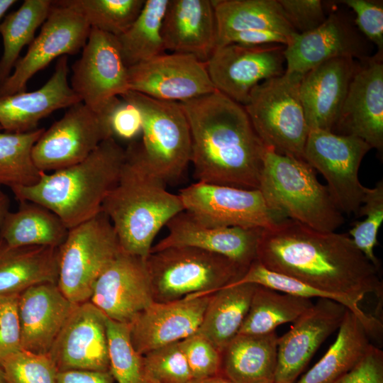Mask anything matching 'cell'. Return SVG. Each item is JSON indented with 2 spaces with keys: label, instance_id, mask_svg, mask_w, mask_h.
Returning a JSON list of instances; mask_svg holds the SVG:
<instances>
[{
  "label": "cell",
  "instance_id": "9a60e30c",
  "mask_svg": "<svg viewBox=\"0 0 383 383\" xmlns=\"http://www.w3.org/2000/svg\"><path fill=\"white\" fill-rule=\"evenodd\" d=\"M284 48L281 44L217 46L205 62L209 77L216 91L245 106L257 85L284 73Z\"/></svg>",
  "mask_w": 383,
  "mask_h": 383
},
{
  "label": "cell",
  "instance_id": "f6af8a7d",
  "mask_svg": "<svg viewBox=\"0 0 383 383\" xmlns=\"http://www.w3.org/2000/svg\"><path fill=\"white\" fill-rule=\"evenodd\" d=\"M112 137L133 140L142 132L140 110L121 97H116L105 108Z\"/></svg>",
  "mask_w": 383,
  "mask_h": 383
},
{
  "label": "cell",
  "instance_id": "836d02e7",
  "mask_svg": "<svg viewBox=\"0 0 383 383\" xmlns=\"http://www.w3.org/2000/svg\"><path fill=\"white\" fill-rule=\"evenodd\" d=\"M169 1L145 0L133 24L116 37L128 68L165 53L162 26Z\"/></svg>",
  "mask_w": 383,
  "mask_h": 383
},
{
  "label": "cell",
  "instance_id": "f35d334b",
  "mask_svg": "<svg viewBox=\"0 0 383 383\" xmlns=\"http://www.w3.org/2000/svg\"><path fill=\"white\" fill-rule=\"evenodd\" d=\"M109 372L116 383H153L148 377L144 357L134 348L129 324L106 318Z\"/></svg>",
  "mask_w": 383,
  "mask_h": 383
},
{
  "label": "cell",
  "instance_id": "4316f807",
  "mask_svg": "<svg viewBox=\"0 0 383 383\" xmlns=\"http://www.w3.org/2000/svg\"><path fill=\"white\" fill-rule=\"evenodd\" d=\"M165 50L194 55L206 62L217 45L211 0H170L162 26Z\"/></svg>",
  "mask_w": 383,
  "mask_h": 383
},
{
  "label": "cell",
  "instance_id": "d6a6232c",
  "mask_svg": "<svg viewBox=\"0 0 383 383\" xmlns=\"http://www.w3.org/2000/svg\"><path fill=\"white\" fill-rule=\"evenodd\" d=\"M211 1L217 25V45L228 35L240 31L269 29L289 37L297 33L278 0Z\"/></svg>",
  "mask_w": 383,
  "mask_h": 383
},
{
  "label": "cell",
  "instance_id": "681fc988",
  "mask_svg": "<svg viewBox=\"0 0 383 383\" xmlns=\"http://www.w3.org/2000/svg\"><path fill=\"white\" fill-rule=\"evenodd\" d=\"M289 38V36L274 30H251L229 34L217 46L228 43H237L247 46H260L270 44L286 45Z\"/></svg>",
  "mask_w": 383,
  "mask_h": 383
},
{
  "label": "cell",
  "instance_id": "b9f144b4",
  "mask_svg": "<svg viewBox=\"0 0 383 383\" xmlns=\"http://www.w3.org/2000/svg\"><path fill=\"white\" fill-rule=\"evenodd\" d=\"M147 374L153 383H189L193 377L180 341L143 355Z\"/></svg>",
  "mask_w": 383,
  "mask_h": 383
},
{
  "label": "cell",
  "instance_id": "277c9868",
  "mask_svg": "<svg viewBox=\"0 0 383 383\" xmlns=\"http://www.w3.org/2000/svg\"><path fill=\"white\" fill-rule=\"evenodd\" d=\"M118 179L104 200L101 211L110 220L121 250L146 259L153 240L177 214L184 211L178 194L146 168L131 143Z\"/></svg>",
  "mask_w": 383,
  "mask_h": 383
},
{
  "label": "cell",
  "instance_id": "db71d44e",
  "mask_svg": "<svg viewBox=\"0 0 383 383\" xmlns=\"http://www.w3.org/2000/svg\"><path fill=\"white\" fill-rule=\"evenodd\" d=\"M16 2V0H0V22L7 11Z\"/></svg>",
  "mask_w": 383,
  "mask_h": 383
},
{
  "label": "cell",
  "instance_id": "6da1fadb",
  "mask_svg": "<svg viewBox=\"0 0 383 383\" xmlns=\"http://www.w3.org/2000/svg\"><path fill=\"white\" fill-rule=\"evenodd\" d=\"M256 260L270 271L336 296L356 315L370 337L382 335L380 320L359 305L370 294L382 300L379 270L360 251L350 236L317 231L285 218L262 229Z\"/></svg>",
  "mask_w": 383,
  "mask_h": 383
},
{
  "label": "cell",
  "instance_id": "ba28073f",
  "mask_svg": "<svg viewBox=\"0 0 383 383\" xmlns=\"http://www.w3.org/2000/svg\"><path fill=\"white\" fill-rule=\"evenodd\" d=\"M301 77L284 72L261 82L243 107L266 148L304 160L309 128L299 96Z\"/></svg>",
  "mask_w": 383,
  "mask_h": 383
},
{
  "label": "cell",
  "instance_id": "f5cc1de1",
  "mask_svg": "<svg viewBox=\"0 0 383 383\" xmlns=\"http://www.w3.org/2000/svg\"><path fill=\"white\" fill-rule=\"evenodd\" d=\"M189 383H234L222 374L207 378L193 379Z\"/></svg>",
  "mask_w": 383,
  "mask_h": 383
},
{
  "label": "cell",
  "instance_id": "d590c367",
  "mask_svg": "<svg viewBox=\"0 0 383 383\" xmlns=\"http://www.w3.org/2000/svg\"><path fill=\"white\" fill-rule=\"evenodd\" d=\"M52 1L25 0L0 22L3 52L0 58V85L10 76L19 55L35 38L36 30L46 20Z\"/></svg>",
  "mask_w": 383,
  "mask_h": 383
},
{
  "label": "cell",
  "instance_id": "bcb514c9",
  "mask_svg": "<svg viewBox=\"0 0 383 383\" xmlns=\"http://www.w3.org/2000/svg\"><path fill=\"white\" fill-rule=\"evenodd\" d=\"M18 296L0 297V364L8 356L22 350Z\"/></svg>",
  "mask_w": 383,
  "mask_h": 383
},
{
  "label": "cell",
  "instance_id": "44dd1931",
  "mask_svg": "<svg viewBox=\"0 0 383 383\" xmlns=\"http://www.w3.org/2000/svg\"><path fill=\"white\" fill-rule=\"evenodd\" d=\"M366 40L342 14L332 13L314 30L295 33L284 50L285 72L303 76L320 64L338 57L361 61L369 57Z\"/></svg>",
  "mask_w": 383,
  "mask_h": 383
},
{
  "label": "cell",
  "instance_id": "3957f363",
  "mask_svg": "<svg viewBox=\"0 0 383 383\" xmlns=\"http://www.w3.org/2000/svg\"><path fill=\"white\" fill-rule=\"evenodd\" d=\"M125 157L126 150L110 138L82 162L51 172H40L35 184L11 189L18 202L43 206L70 229L101 212L104 200L118 179Z\"/></svg>",
  "mask_w": 383,
  "mask_h": 383
},
{
  "label": "cell",
  "instance_id": "cb8c5ba5",
  "mask_svg": "<svg viewBox=\"0 0 383 383\" xmlns=\"http://www.w3.org/2000/svg\"><path fill=\"white\" fill-rule=\"evenodd\" d=\"M357 66L350 57L333 58L302 76L299 96L309 130L333 131Z\"/></svg>",
  "mask_w": 383,
  "mask_h": 383
},
{
  "label": "cell",
  "instance_id": "7bdbcfd3",
  "mask_svg": "<svg viewBox=\"0 0 383 383\" xmlns=\"http://www.w3.org/2000/svg\"><path fill=\"white\" fill-rule=\"evenodd\" d=\"M180 345L193 379L221 374V353L203 335L195 333L182 340Z\"/></svg>",
  "mask_w": 383,
  "mask_h": 383
},
{
  "label": "cell",
  "instance_id": "7402d4cb",
  "mask_svg": "<svg viewBox=\"0 0 383 383\" xmlns=\"http://www.w3.org/2000/svg\"><path fill=\"white\" fill-rule=\"evenodd\" d=\"M211 296H186L169 302L153 301L128 323L135 350L144 355L196 333Z\"/></svg>",
  "mask_w": 383,
  "mask_h": 383
},
{
  "label": "cell",
  "instance_id": "9f6ffc18",
  "mask_svg": "<svg viewBox=\"0 0 383 383\" xmlns=\"http://www.w3.org/2000/svg\"><path fill=\"white\" fill-rule=\"evenodd\" d=\"M2 193H4V192H2L1 189V187H0V194H2Z\"/></svg>",
  "mask_w": 383,
  "mask_h": 383
},
{
  "label": "cell",
  "instance_id": "484cf974",
  "mask_svg": "<svg viewBox=\"0 0 383 383\" xmlns=\"http://www.w3.org/2000/svg\"><path fill=\"white\" fill-rule=\"evenodd\" d=\"M74 304L55 283L39 284L21 293L18 312L21 349L48 354Z\"/></svg>",
  "mask_w": 383,
  "mask_h": 383
},
{
  "label": "cell",
  "instance_id": "7dc6e473",
  "mask_svg": "<svg viewBox=\"0 0 383 383\" xmlns=\"http://www.w3.org/2000/svg\"><path fill=\"white\" fill-rule=\"evenodd\" d=\"M289 23L299 33L316 29L326 20L320 0H278Z\"/></svg>",
  "mask_w": 383,
  "mask_h": 383
},
{
  "label": "cell",
  "instance_id": "ac0fdd59",
  "mask_svg": "<svg viewBox=\"0 0 383 383\" xmlns=\"http://www.w3.org/2000/svg\"><path fill=\"white\" fill-rule=\"evenodd\" d=\"M346 307L329 299L318 301L277 339L274 383H295L321 345L343 321Z\"/></svg>",
  "mask_w": 383,
  "mask_h": 383
},
{
  "label": "cell",
  "instance_id": "e575fe53",
  "mask_svg": "<svg viewBox=\"0 0 383 383\" xmlns=\"http://www.w3.org/2000/svg\"><path fill=\"white\" fill-rule=\"evenodd\" d=\"M311 300L257 284L238 334L273 332L277 326L294 321L310 309L313 304Z\"/></svg>",
  "mask_w": 383,
  "mask_h": 383
},
{
  "label": "cell",
  "instance_id": "11a10c76",
  "mask_svg": "<svg viewBox=\"0 0 383 383\" xmlns=\"http://www.w3.org/2000/svg\"><path fill=\"white\" fill-rule=\"evenodd\" d=\"M0 383H9L6 377H5V374H4V370L0 365Z\"/></svg>",
  "mask_w": 383,
  "mask_h": 383
},
{
  "label": "cell",
  "instance_id": "83f0119b",
  "mask_svg": "<svg viewBox=\"0 0 383 383\" xmlns=\"http://www.w3.org/2000/svg\"><path fill=\"white\" fill-rule=\"evenodd\" d=\"M275 331L237 334L221 350V374L234 383L273 382L277 360Z\"/></svg>",
  "mask_w": 383,
  "mask_h": 383
},
{
  "label": "cell",
  "instance_id": "30bf717a",
  "mask_svg": "<svg viewBox=\"0 0 383 383\" xmlns=\"http://www.w3.org/2000/svg\"><path fill=\"white\" fill-rule=\"evenodd\" d=\"M371 147L362 139L321 129H310L304 160L318 170L342 213L357 215L369 188L360 182L361 162Z\"/></svg>",
  "mask_w": 383,
  "mask_h": 383
},
{
  "label": "cell",
  "instance_id": "c3c4849f",
  "mask_svg": "<svg viewBox=\"0 0 383 383\" xmlns=\"http://www.w3.org/2000/svg\"><path fill=\"white\" fill-rule=\"evenodd\" d=\"M333 383H383V352L371 344L359 363Z\"/></svg>",
  "mask_w": 383,
  "mask_h": 383
},
{
  "label": "cell",
  "instance_id": "ab89813d",
  "mask_svg": "<svg viewBox=\"0 0 383 383\" xmlns=\"http://www.w3.org/2000/svg\"><path fill=\"white\" fill-rule=\"evenodd\" d=\"M363 206L357 216H365L362 221H356L349 234L356 247L378 270L380 262L374 250L377 243V233L383 221V181H379L374 187L369 188Z\"/></svg>",
  "mask_w": 383,
  "mask_h": 383
},
{
  "label": "cell",
  "instance_id": "5bb4252c",
  "mask_svg": "<svg viewBox=\"0 0 383 383\" xmlns=\"http://www.w3.org/2000/svg\"><path fill=\"white\" fill-rule=\"evenodd\" d=\"M72 70V89L95 112H102L113 99L130 91L128 67L116 36L98 29L91 28Z\"/></svg>",
  "mask_w": 383,
  "mask_h": 383
},
{
  "label": "cell",
  "instance_id": "2e32d148",
  "mask_svg": "<svg viewBox=\"0 0 383 383\" xmlns=\"http://www.w3.org/2000/svg\"><path fill=\"white\" fill-rule=\"evenodd\" d=\"M130 91L183 102L216 91L206 64L189 54H162L128 68Z\"/></svg>",
  "mask_w": 383,
  "mask_h": 383
},
{
  "label": "cell",
  "instance_id": "6f0895ef",
  "mask_svg": "<svg viewBox=\"0 0 383 383\" xmlns=\"http://www.w3.org/2000/svg\"><path fill=\"white\" fill-rule=\"evenodd\" d=\"M267 383H274L273 382H267Z\"/></svg>",
  "mask_w": 383,
  "mask_h": 383
},
{
  "label": "cell",
  "instance_id": "52a82bcc",
  "mask_svg": "<svg viewBox=\"0 0 383 383\" xmlns=\"http://www.w3.org/2000/svg\"><path fill=\"white\" fill-rule=\"evenodd\" d=\"M120 97L142 115L141 141L131 142L141 162L165 184L179 178L191 162L192 153L189 126L179 104L133 91Z\"/></svg>",
  "mask_w": 383,
  "mask_h": 383
},
{
  "label": "cell",
  "instance_id": "ffe728a7",
  "mask_svg": "<svg viewBox=\"0 0 383 383\" xmlns=\"http://www.w3.org/2000/svg\"><path fill=\"white\" fill-rule=\"evenodd\" d=\"M89 301L107 318L130 323L154 301L145 259L121 250L96 279Z\"/></svg>",
  "mask_w": 383,
  "mask_h": 383
},
{
  "label": "cell",
  "instance_id": "816d5d0a",
  "mask_svg": "<svg viewBox=\"0 0 383 383\" xmlns=\"http://www.w3.org/2000/svg\"><path fill=\"white\" fill-rule=\"evenodd\" d=\"M10 200L6 194H0V230L4 218L9 212Z\"/></svg>",
  "mask_w": 383,
  "mask_h": 383
},
{
  "label": "cell",
  "instance_id": "74e56055",
  "mask_svg": "<svg viewBox=\"0 0 383 383\" xmlns=\"http://www.w3.org/2000/svg\"><path fill=\"white\" fill-rule=\"evenodd\" d=\"M78 11L91 28L114 36L123 33L141 11L145 0H60Z\"/></svg>",
  "mask_w": 383,
  "mask_h": 383
},
{
  "label": "cell",
  "instance_id": "7a4b0ae2",
  "mask_svg": "<svg viewBox=\"0 0 383 383\" xmlns=\"http://www.w3.org/2000/svg\"><path fill=\"white\" fill-rule=\"evenodd\" d=\"M199 182L258 189L266 147L241 104L218 91L179 103Z\"/></svg>",
  "mask_w": 383,
  "mask_h": 383
},
{
  "label": "cell",
  "instance_id": "f546056e",
  "mask_svg": "<svg viewBox=\"0 0 383 383\" xmlns=\"http://www.w3.org/2000/svg\"><path fill=\"white\" fill-rule=\"evenodd\" d=\"M370 345L364 326L346 309L335 340L296 383H333L359 363Z\"/></svg>",
  "mask_w": 383,
  "mask_h": 383
},
{
  "label": "cell",
  "instance_id": "7c38bea8",
  "mask_svg": "<svg viewBox=\"0 0 383 383\" xmlns=\"http://www.w3.org/2000/svg\"><path fill=\"white\" fill-rule=\"evenodd\" d=\"M110 138L106 109L97 113L80 101L44 130L33 147L32 159L40 171L54 172L82 162Z\"/></svg>",
  "mask_w": 383,
  "mask_h": 383
},
{
  "label": "cell",
  "instance_id": "603a6c76",
  "mask_svg": "<svg viewBox=\"0 0 383 383\" xmlns=\"http://www.w3.org/2000/svg\"><path fill=\"white\" fill-rule=\"evenodd\" d=\"M168 234L150 252L170 247L188 246L226 257L248 270L257 260L262 228L210 227L199 223L184 211L166 225Z\"/></svg>",
  "mask_w": 383,
  "mask_h": 383
},
{
  "label": "cell",
  "instance_id": "8992f818",
  "mask_svg": "<svg viewBox=\"0 0 383 383\" xmlns=\"http://www.w3.org/2000/svg\"><path fill=\"white\" fill-rule=\"evenodd\" d=\"M145 263L156 302L212 294L247 271L226 257L188 246L150 252Z\"/></svg>",
  "mask_w": 383,
  "mask_h": 383
},
{
  "label": "cell",
  "instance_id": "1f68e13d",
  "mask_svg": "<svg viewBox=\"0 0 383 383\" xmlns=\"http://www.w3.org/2000/svg\"><path fill=\"white\" fill-rule=\"evenodd\" d=\"M9 211L0 230V240L11 246H45L58 248L69 229L52 211L31 201H19Z\"/></svg>",
  "mask_w": 383,
  "mask_h": 383
},
{
  "label": "cell",
  "instance_id": "9c48e42d",
  "mask_svg": "<svg viewBox=\"0 0 383 383\" xmlns=\"http://www.w3.org/2000/svg\"><path fill=\"white\" fill-rule=\"evenodd\" d=\"M114 228L104 212L69 229L58 248L57 286L73 304L89 301L94 285L121 252Z\"/></svg>",
  "mask_w": 383,
  "mask_h": 383
},
{
  "label": "cell",
  "instance_id": "4dcf8cb0",
  "mask_svg": "<svg viewBox=\"0 0 383 383\" xmlns=\"http://www.w3.org/2000/svg\"><path fill=\"white\" fill-rule=\"evenodd\" d=\"M256 286L252 283L231 284L211 294L196 333L220 353L238 333Z\"/></svg>",
  "mask_w": 383,
  "mask_h": 383
},
{
  "label": "cell",
  "instance_id": "d4e9b609",
  "mask_svg": "<svg viewBox=\"0 0 383 383\" xmlns=\"http://www.w3.org/2000/svg\"><path fill=\"white\" fill-rule=\"evenodd\" d=\"M68 60H57L50 78L38 90L0 96V126L9 133H26L40 120L61 109L80 102L68 82Z\"/></svg>",
  "mask_w": 383,
  "mask_h": 383
},
{
  "label": "cell",
  "instance_id": "8fae6325",
  "mask_svg": "<svg viewBox=\"0 0 383 383\" xmlns=\"http://www.w3.org/2000/svg\"><path fill=\"white\" fill-rule=\"evenodd\" d=\"M178 195L184 211L210 227L265 229L288 218L270 208L259 189L197 181Z\"/></svg>",
  "mask_w": 383,
  "mask_h": 383
},
{
  "label": "cell",
  "instance_id": "d6986e66",
  "mask_svg": "<svg viewBox=\"0 0 383 383\" xmlns=\"http://www.w3.org/2000/svg\"><path fill=\"white\" fill-rule=\"evenodd\" d=\"M382 57L377 52L358 65L335 126L338 134L357 137L379 152L383 150Z\"/></svg>",
  "mask_w": 383,
  "mask_h": 383
},
{
  "label": "cell",
  "instance_id": "f907efd6",
  "mask_svg": "<svg viewBox=\"0 0 383 383\" xmlns=\"http://www.w3.org/2000/svg\"><path fill=\"white\" fill-rule=\"evenodd\" d=\"M109 371H58L57 383H114Z\"/></svg>",
  "mask_w": 383,
  "mask_h": 383
},
{
  "label": "cell",
  "instance_id": "ee69618b",
  "mask_svg": "<svg viewBox=\"0 0 383 383\" xmlns=\"http://www.w3.org/2000/svg\"><path fill=\"white\" fill-rule=\"evenodd\" d=\"M340 3L353 10L358 30L377 46V52L383 53L382 1L343 0Z\"/></svg>",
  "mask_w": 383,
  "mask_h": 383
},
{
  "label": "cell",
  "instance_id": "60d3db41",
  "mask_svg": "<svg viewBox=\"0 0 383 383\" xmlns=\"http://www.w3.org/2000/svg\"><path fill=\"white\" fill-rule=\"evenodd\" d=\"M0 365L9 383H57L58 370L48 354L21 350Z\"/></svg>",
  "mask_w": 383,
  "mask_h": 383
},
{
  "label": "cell",
  "instance_id": "e0dca14e",
  "mask_svg": "<svg viewBox=\"0 0 383 383\" xmlns=\"http://www.w3.org/2000/svg\"><path fill=\"white\" fill-rule=\"evenodd\" d=\"M106 318L90 301L74 304L48 353L58 371H109Z\"/></svg>",
  "mask_w": 383,
  "mask_h": 383
},
{
  "label": "cell",
  "instance_id": "5b68a950",
  "mask_svg": "<svg viewBox=\"0 0 383 383\" xmlns=\"http://www.w3.org/2000/svg\"><path fill=\"white\" fill-rule=\"evenodd\" d=\"M258 189L270 208L315 230L335 232L344 223L327 187L304 160L267 148Z\"/></svg>",
  "mask_w": 383,
  "mask_h": 383
},
{
  "label": "cell",
  "instance_id": "4fadbf2b",
  "mask_svg": "<svg viewBox=\"0 0 383 383\" xmlns=\"http://www.w3.org/2000/svg\"><path fill=\"white\" fill-rule=\"evenodd\" d=\"M91 27L74 9L52 1L37 37L19 57L10 76L0 85V96L26 91L28 81L53 60L77 54L84 46Z\"/></svg>",
  "mask_w": 383,
  "mask_h": 383
},
{
  "label": "cell",
  "instance_id": "8d00e7d4",
  "mask_svg": "<svg viewBox=\"0 0 383 383\" xmlns=\"http://www.w3.org/2000/svg\"><path fill=\"white\" fill-rule=\"evenodd\" d=\"M45 128L26 133H9L0 126V187L28 186L41 171L32 159V149Z\"/></svg>",
  "mask_w": 383,
  "mask_h": 383
},
{
  "label": "cell",
  "instance_id": "f1b7e54d",
  "mask_svg": "<svg viewBox=\"0 0 383 383\" xmlns=\"http://www.w3.org/2000/svg\"><path fill=\"white\" fill-rule=\"evenodd\" d=\"M58 248L11 246L0 240V297L19 295L39 284H57Z\"/></svg>",
  "mask_w": 383,
  "mask_h": 383
}]
</instances>
